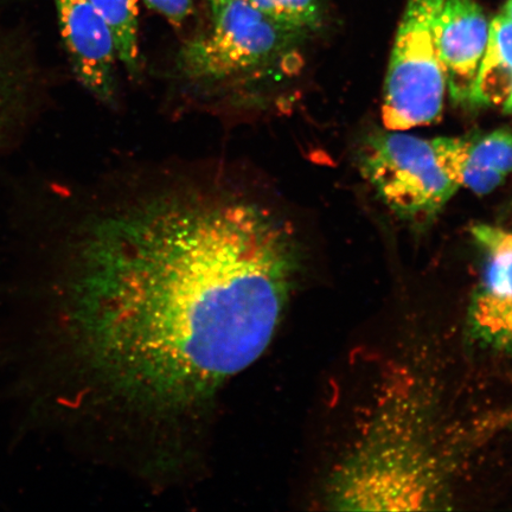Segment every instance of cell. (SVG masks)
Instances as JSON below:
<instances>
[{
	"label": "cell",
	"mask_w": 512,
	"mask_h": 512,
	"mask_svg": "<svg viewBox=\"0 0 512 512\" xmlns=\"http://www.w3.org/2000/svg\"><path fill=\"white\" fill-rule=\"evenodd\" d=\"M147 8L163 16L175 28L183 27L194 12L192 0H143Z\"/></svg>",
	"instance_id": "4fadbf2b"
},
{
	"label": "cell",
	"mask_w": 512,
	"mask_h": 512,
	"mask_svg": "<svg viewBox=\"0 0 512 512\" xmlns=\"http://www.w3.org/2000/svg\"><path fill=\"white\" fill-rule=\"evenodd\" d=\"M512 172V132L497 130L483 137H469L462 170L463 187L488 195Z\"/></svg>",
	"instance_id": "30bf717a"
},
{
	"label": "cell",
	"mask_w": 512,
	"mask_h": 512,
	"mask_svg": "<svg viewBox=\"0 0 512 512\" xmlns=\"http://www.w3.org/2000/svg\"><path fill=\"white\" fill-rule=\"evenodd\" d=\"M76 78L96 99L114 105L118 60L112 31L89 0H54Z\"/></svg>",
	"instance_id": "52a82bcc"
},
{
	"label": "cell",
	"mask_w": 512,
	"mask_h": 512,
	"mask_svg": "<svg viewBox=\"0 0 512 512\" xmlns=\"http://www.w3.org/2000/svg\"><path fill=\"white\" fill-rule=\"evenodd\" d=\"M112 31L118 60L124 64L127 73L138 76L140 50L138 41L139 6L138 0H89Z\"/></svg>",
	"instance_id": "8fae6325"
},
{
	"label": "cell",
	"mask_w": 512,
	"mask_h": 512,
	"mask_svg": "<svg viewBox=\"0 0 512 512\" xmlns=\"http://www.w3.org/2000/svg\"><path fill=\"white\" fill-rule=\"evenodd\" d=\"M247 2L284 27L304 32L322 22L320 0H247Z\"/></svg>",
	"instance_id": "7c38bea8"
},
{
	"label": "cell",
	"mask_w": 512,
	"mask_h": 512,
	"mask_svg": "<svg viewBox=\"0 0 512 512\" xmlns=\"http://www.w3.org/2000/svg\"><path fill=\"white\" fill-rule=\"evenodd\" d=\"M361 170L395 215L420 227L432 222L459 189L441 168L433 140L409 134L370 137Z\"/></svg>",
	"instance_id": "5b68a950"
},
{
	"label": "cell",
	"mask_w": 512,
	"mask_h": 512,
	"mask_svg": "<svg viewBox=\"0 0 512 512\" xmlns=\"http://www.w3.org/2000/svg\"><path fill=\"white\" fill-rule=\"evenodd\" d=\"M422 416L388 409L339 466L330 503L339 510H426L444 497V465Z\"/></svg>",
	"instance_id": "7a4b0ae2"
},
{
	"label": "cell",
	"mask_w": 512,
	"mask_h": 512,
	"mask_svg": "<svg viewBox=\"0 0 512 512\" xmlns=\"http://www.w3.org/2000/svg\"><path fill=\"white\" fill-rule=\"evenodd\" d=\"M512 91V19L498 15L489 24L473 105H504Z\"/></svg>",
	"instance_id": "9c48e42d"
},
{
	"label": "cell",
	"mask_w": 512,
	"mask_h": 512,
	"mask_svg": "<svg viewBox=\"0 0 512 512\" xmlns=\"http://www.w3.org/2000/svg\"><path fill=\"white\" fill-rule=\"evenodd\" d=\"M210 4V8H215V6H219L224 3L233 2V0H208Z\"/></svg>",
	"instance_id": "2e32d148"
},
{
	"label": "cell",
	"mask_w": 512,
	"mask_h": 512,
	"mask_svg": "<svg viewBox=\"0 0 512 512\" xmlns=\"http://www.w3.org/2000/svg\"><path fill=\"white\" fill-rule=\"evenodd\" d=\"M489 22L476 0H445L435 22V42L451 98L473 105Z\"/></svg>",
	"instance_id": "ba28073f"
},
{
	"label": "cell",
	"mask_w": 512,
	"mask_h": 512,
	"mask_svg": "<svg viewBox=\"0 0 512 512\" xmlns=\"http://www.w3.org/2000/svg\"><path fill=\"white\" fill-rule=\"evenodd\" d=\"M211 15V28L179 56L182 75L198 86H243L272 76L306 35L273 21L247 0L215 6Z\"/></svg>",
	"instance_id": "3957f363"
},
{
	"label": "cell",
	"mask_w": 512,
	"mask_h": 512,
	"mask_svg": "<svg viewBox=\"0 0 512 512\" xmlns=\"http://www.w3.org/2000/svg\"><path fill=\"white\" fill-rule=\"evenodd\" d=\"M471 232L485 258L467 309V332L479 347L512 361V233L489 224Z\"/></svg>",
	"instance_id": "8992f818"
},
{
	"label": "cell",
	"mask_w": 512,
	"mask_h": 512,
	"mask_svg": "<svg viewBox=\"0 0 512 512\" xmlns=\"http://www.w3.org/2000/svg\"><path fill=\"white\" fill-rule=\"evenodd\" d=\"M504 110H505V112L512 114V91L509 95L508 100L505 101Z\"/></svg>",
	"instance_id": "9a60e30c"
},
{
	"label": "cell",
	"mask_w": 512,
	"mask_h": 512,
	"mask_svg": "<svg viewBox=\"0 0 512 512\" xmlns=\"http://www.w3.org/2000/svg\"><path fill=\"white\" fill-rule=\"evenodd\" d=\"M502 14L512 19V0H508L507 4L504 5Z\"/></svg>",
	"instance_id": "5bb4252c"
},
{
	"label": "cell",
	"mask_w": 512,
	"mask_h": 512,
	"mask_svg": "<svg viewBox=\"0 0 512 512\" xmlns=\"http://www.w3.org/2000/svg\"><path fill=\"white\" fill-rule=\"evenodd\" d=\"M299 261L265 192L220 174L132 189L82 236L60 294L63 343L105 398L190 412L264 354Z\"/></svg>",
	"instance_id": "6da1fadb"
},
{
	"label": "cell",
	"mask_w": 512,
	"mask_h": 512,
	"mask_svg": "<svg viewBox=\"0 0 512 512\" xmlns=\"http://www.w3.org/2000/svg\"><path fill=\"white\" fill-rule=\"evenodd\" d=\"M445 0H408L390 56L383 121L389 131L430 125L443 112L447 88L435 42Z\"/></svg>",
	"instance_id": "277c9868"
}]
</instances>
